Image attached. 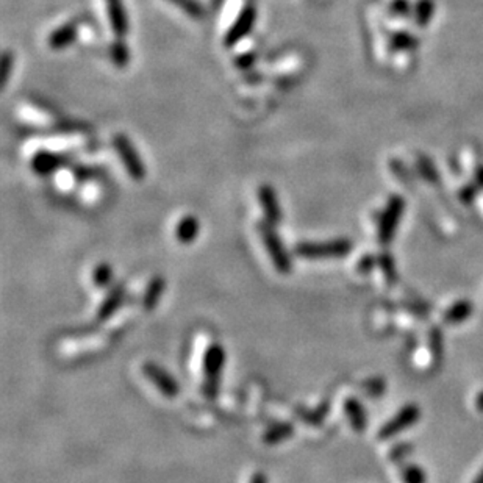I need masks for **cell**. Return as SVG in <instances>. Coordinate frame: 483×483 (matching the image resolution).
<instances>
[{
    "instance_id": "11",
    "label": "cell",
    "mask_w": 483,
    "mask_h": 483,
    "mask_svg": "<svg viewBox=\"0 0 483 483\" xmlns=\"http://www.w3.org/2000/svg\"><path fill=\"white\" fill-rule=\"evenodd\" d=\"M124 298H126V285L124 283L113 285L111 290L108 291L106 298L102 300V304H100L97 308V313H96L97 321L104 322L106 319H110L111 316L119 310Z\"/></svg>"
},
{
    "instance_id": "25",
    "label": "cell",
    "mask_w": 483,
    "mask_h": 483,
    "mask_svg": "<svg viewBox=\"0 0 483 483\" xmlns=\"http://www.w3.org/2000/svg\"><path fill=\"white\" fill-rule=\"evenodd\" d=\"M377 263L384 271L386 280L389 282H394L396 277H398V274H396V263H394V258L391 257V254H381L377 257Z\"/></svg>"
},
{
    "instance_id": "20",
    "label": "cell",
    "mask_w": 483,
    "mask_h": 483,
    "mask_svg": "<svg viewBox=\"0 0 483 483\" xmlns=\"http://www.w3.org/2000/svg\"><path fill=\"white\" fill-rule=\"evenodd\" d=\"M435 14V0H417L413 6L415 24L421 28H425Z\"/></svg>"
},
{
    "instance_id": "16",
    "label": "cell",
    "mask_w": 483,
    "mask_h": 483,
    "mask_svg": "<svg viewBox=\"0 0 483 483\" xmlns=\"http://www.w3.org/2000/svg\"><path fill=\"white\" fill-rule=\"evenodd\" d=\"M164 290H166V280L161 276H155L152 280H150L142 295V307L146 312H152V310L157 307Z\"/></svg>"
},
{
    "instance_id": "17",
    "label": "cell",
    "mask_w": 483,
    "mask_h": 483,
    "mask_svg": "<svg viewBox=\"0 0 483 483\" xmlns=\"http://www.w3.org/2000/svg\"><path fill=\"white\" fill-rule=\"evenodd\" d=\"M474 312V305L471 300H458L453 304L452 307H449L446 310L444 313V322L446 324H452V326H457V324L465 322Z\"/></svg>"
},
{
    "instance_id": "15",
    "label": "cell",
    "mask_w": 483,
    "mask_h": 483,
    "mask_svg": "<svg viewBox=\"0 0 483 483\" xmlns=\"http://www.w3.org/2000/svg\"><path fill=\"white\" fill-rule=\"evenodd\" d=\"M199 230H200L199 219L196 218V216L188 214V216H183V218L178 221V224L176 227V236L178 243L191 244L197 238Z\"/></svg>"
},
{
    "instance_id": "2",
    "label": "cell",
    "mask_w": 483,
    "mask_h": 483,
    "mask_svg": "<svg viewBox=\"0 0 483 483\" xmlns=\"http://www.w3.org/2000/svg\"><path fill=\"white\" fill-rule=\"evenodd\" d=\"M258 232H259V236H262L266 250H268V254L271 257L274 268L282 274V276H288V274H290L293 269V259L290 254L286 252L283 241L280 240L276 226H272L266 221L264 222L262 221L258 224Z\"/></svg>"
},
{
    "instance_id": "31",
    "label": "cell",
    "mask_w": 483,
    "mask_h": 483,
    "mask_svg": "<svg viewBox=\"0 0 483 483\" xmlns=\"http://www.w3.org/2000/svg\"><path fill=\"white\" fill-rule=\"evenodd\" d=\"M365 391L369 396H380L385 391V381L380 379H371L363 384Z\"/></svg>"
},
{
    "instance_id": "21",
    "label": "cell",
    "mask_w": 483,
    "mask_h": 483,
    "mask_svg": "<svg viewBox=\"0 0 483 483\" xmlns=\"http://www.w3.org/2000/svg\"><path fill=\"white\" fill-rule=\"evenodd\" d=\"M110 59H111V61L114 64H116L118 68L128 66V63H130V50H128L127 42L122 39V38H118L116 41L111 42V46H110Z\"/></svg>"
},
{
    "instance_id": "32",
    "label": "cell",
    "mask_w": 483,
    "mask_h": 483,
    "mask_svg": "<svg viewBox=\"0 0 483 483\" xmlns=\"http://www.w3.org/2000/svg\"><path fill=\"white\" fill-rule=\"evenodd\" d=\"M479 190L480 188H479L477 185L470 183V185H466V186H463V188L460 190L458 197H460L461 202H463V204H471V202L475 199V196H477Z\"/></svg>"
},
{
    "instance_id": "30",
    "label": "cell",
    "mask_w": 483,
    "mask_h": 483,
    "mask_svg": "<svg viewBox=\"0 0 483 483\" xmlns=\"http://www.w3.org/2000/svg\"><path fill=\"white\" fill-rule=\"evenodd\" d=\"M430 346H432V352H434L435 358H441L443 355V335H441V330L439 329H434L430 334Z\"/></svg>"
},
{
    "instance_id": "3",
    "label": "cell",
    "mask_w": 483,
    "mask_h": 483,
    "mask_svg": "<svg viewBox=\"0 0 483 483\" xmlns=\"http://www.w3.org/2000/svg\"><path fill=\"white\" fill-rule=\"evenodd\" d=\"M295 254L307 259H319V258H340L346 257L352 252V241L346 238H338V240L330 241H305L299 243L295 246Z\"/></svg>"
},
{
    "instance_id": "37",
    "label": "cell",
    "mask_w": 483,
    "mask_h": 483,
    "mask_svg": "<svg viewBox=\"0 0 483 483\" xmlns=\"http://www.w3.org/2000/svg\"><path fill=\"white\" fill-rule=\"evenodd\" d=\"M475 403H477V408L480 410V412L483 413V393H480L479 394V398H477V402H475Z\"/></svg>"
},
{
    "instance_id": "35",
    "label": "cell",
    "mask_w": 483,
    "mask_h": 483,
    "mask_svg": "<svg viewBox=\"0 0 483 483\" xmlns=\"http://www.w3.org/2000/svg\"><path fill=\"white\" fill-rule=\"evenodd\" d=\"M474 183L479 186V188H483V166H479L477 169H475V174H474Z\"/></svg>"
},
{
    "instance_id": "10",
    "label": "cell",
    "mask_w": 483,
    "mask_h": 483,
    "mask_svg": "<svg viewBox=\"0 0 483 483\" xmlns=\"http://www.w3.org/2000/svg\"><path fill=\"white\" fill-rule=\"evenodd\" d=\"M106 14L110 20V27L118 38H126L128 33V16L122 0H105Z\"/></svg>"
},
{
    "instance_id": "34",
    "label": "cell",
    "mask_w": 483,
    "mask_h": 483,
    "mask_svg": "<svg viewBox=\"0 0 483 483\" xmlns=\"http://www.w3.org/2000/svg\"><path fill=\"white\" fill-rule=\"evenodd\" d=\"M376 259L377 258H374L372 255H366L363 257L362 259H360V263H358V271L360 272H369L374 266H376Z\"/></svg>"
},
{
    "instance_id": "12",
    "label": "cell",
    "mask_w": 483,
    "mask_h": 483,
    "mask_svg": "<svg viewBox=\"0 0 483 483\" xmlns=\"http://www.w3.org/2000/svg\"><path fill=\"white\" fill-rule=\"evenodd\" d=\"M77 36H78V25L77 23H74V20H71V23L60 25L59 28H55V30L50 33L47 44L50 49L61 50L71 46L72 42L77 39Z\"/></svg>"
},
{
    "instance_id": "18",
    "label": "cell",
    "mask_w": 483,
    "mask_h": 483,
    "mask_svg": "<svg viewBox=\"0 0 483 483\" xmlns=\"http://www.w3.org/2000/svg\"><path fill=\"white\" fill-rule=\"evenodd\" d=\"M294 434V425L291 422H279L274 424L264 432L262 439L264 444H277L282 443L285 439L291 438Z\"/></svg>"
},
{
    "instance_id": "4",
    "label": "cell",
    "mask_w": 483,
    "mask_h": 483,
    "mask_svg": "<svg viewBox=\"0 0 483 483\" xmlns=\"http://www.w3.org/2000/svg\"><path fill=\"white\" fill-rule=\"evenodd\" d=\"M405 210V200L402 196L398 194H393L391 197L388 199L386 207L384 208V212L379 216V241L380 244H389L393 241V238L396 235V230L401 222V218Z\"/></svg>"
},
{
    "instance_id": "36",
    "label": "cell",
    "mask_w": 483,
    "mask_h": 483,
    "mask_svg": "<svg viewBox=\"0 0 483 483\" xmlns=\"http://www.w3.org/2000/svg\"><path fill=\"white\" fill-rule=\"evenodd\" d=\"M249 483H268V477H266V474L263 472H255L254 475H252Z\"/></svg>"
},
{
    "instance_id": "29",
    "label": "cell",
    "mask_w": 483,
    "mask_h": 483,
    "mask_svg": "<svg viewBox=\"0 0 483 483\" xmlns=\"http://www.w3.org/2000/svg\"><path fill=\"white\" fill-rule=\"evenodd\" d=\"M417 168H420V172H421V176L427 180V182L430 183H435L436 180H438V172L435 169V166L434 163H432L429 158H425V157H421L420 160H417Z\"/></svg>"
},
{
    "instance_id": "5",
    "label": "cell",
    "mask_w": 483,
    "mask_h": 483,
    "mask_svg": "<svg viewBox=\"0 0 483 483\" xmlns=\"http://www.w3.org/2000/svg\"><path fill=\"white\" fill-rule=\"evenodd\" d=\"M114 149L121 158V163L124 164L127 174L136 182H141L146 177V166H144L140 154L136 152L135 146L124 133H118L113 140Z\"/></svg>"
},
{
    "instance_id": "14",
    "label": "cell",
    "mask_w": 483,
    "mask_h": 483,
    "mask_svg": "<svg viewBox=\"0 0 483 483\" xmlns=\"http://www.w3.org/2000/svg\"><path fill=\"white\" fill-rule=\"evenodd\" d=\"M63 164L61 157L46 152V150H41V152L35 154L32 160V168L39 176H49L55 172Z\"/></svg>"
},
{
    "instance_id": "13",
    "label": "cell",
    "mask_w": 483,
    "mask_h": 483,
    "mask_svg": "<svg viewBox=\"0 0 483 483\" xmlns=\"http://www.w3.org/2000/svg\"><path fill=\"white\" fill-rule=\"evenodd\" d=\"M344 413L349 420L350 427L355 432H363L367 427V415L363 403L355 398H349L344 402Z\"/></svg>"
},
{
    "instance_id": "28",
    "label": "cell",
    "mask_w": 483,
    "mask_h": 483,
    "mask_svg": "<svg viewBox=\"0 0 483 483\" xmlns=\"http://www.w3.org/2000/svg\"><path fill=\"white\" fill-rule=\"evenodd\" d=\"M389 13L396 18H408L410 14H413V6L410 0H393L389 5Z\"/></svg>"
},
{
    "instance_id": "26",
    "label": "cell",
    "mask_w": 483,
    "mask_h": 483,
    "mask_svg": "<svg viewBox=\"0 0 483 483\" xmlns=\"http://www.w3.org/2000/svg\"><path fill=\"white\" fill-rule=\"evenodd\" d=\"M13 66H14V56L11 52H4L2 55V61H0V85H2V88H5L6 83H8V78L13 72Z\"/></svg>"
},
{
    "instance_id": "6",
    "label": "cell",
    "mask_w": 483,
    "mask_h": 483,
    "mask_svg": "<svg viewBox=\"0 0 483 483\" xmlns=\"http://www.w3.org/2000/svg\"><path fill=\"white\" fill-rule=\"evenodd\" d=\"M257 20V10L254 4H247L243 6V10L238 14L235 23L228 28L224 36V46L226 47H235L238 42L246 38V36L252 32V28L255 25Z\"/></svg>"
},
{
    "instance_id": "24",
    "label": "cell",
    "mask_w": 483,
    "mask_h": 483,
    "mask_svg": "<svg viewBox=\"0 0 483 483\" xmlns=\"http://www.w3.org/2000/svg\"><path fill=\"white\" fill-rule=\"evenodd\" d=\"M329 408H330L329 402H326V403H322V405H319L318 408H314L313 412H300L299 416L308 425H319L324 421V417L329 415Z\"/></svg>"
},
{
    "instance_id": "27",
    "label": "cell",
    "mask_w": 483,
    "mask_h": 483,
    "mask_svg": "<svg viewBox=\"0 0 483 483\" xmlns=\"http://www.w3.org/2000/svg\"><path fill=\"white\" fill-rule=\"evenodd\" d=\"M402 479L405 483H425L427 477L420 466L410 465L402 470Z\"/></svg>"
},
{
    "instance_id": "9",
    "label": "cell",
    "mask_w": 483,
    "mask_h": 483,
    "mask_svg": "<svg viewBox=\"0 0 483 483\" xmlns=\"http://www.w3.org/2000/svg\"><path fill=\"white\" fill-rule=\"evenodd\" d=\"M258 202L263 210L264 221L272 226L280 224V221H282V207H280L277 191L269 183H264L258 188Z\"/></svg>"
},
{
    "instance_id": "33",
    "label": "cell",
    "mask_w": 483,
    "mask_h": 483,
    "mask_svg": "<svg viewBox=\"0 0 483 483\" xmlns=\"http://www.w3.org/2000/svg\"><path fill=\"white\" fill-rule=\"evenodd\" d=\"M255 61V54H243L240 56H236V60H235V66H238L240 69H247L250 68L252 64H254Z\"/></svg>"
},
{
    "instance_id": "38",
    "label": "cell",
    "mask_w": 483,
    "mask_h": 483,
    "mask_svg": "<svg viewBox=\"0 0 483 483\" xmlns=\"http://www.w3.org/2000/svg\"><path fill=\"white\" fill-rule=\"evenodd\" d=\"M472 483H483V470L480 471V474L477 475V477L474 479V482H472Z\"/></svg>"
},
{
    "instance_id": "22",
    "label": "cell",
    "mask_w": 483,
    "mask_h": 483,
    "mask_svg": "<svg viewBox=\"0 0 483 483\" xmlns=\"http://www.w3.org/2000/svg\"><path fill=\"white\" fill-rule=\"evenodd\" d=\"M166 2H169L171 5L177 6L180 11L188 14L190 18L200 19V18L205 16L204 5L197 2V0H166Z\"/></svg>"
},
{
    "instance_id": "19",
    "label": "cell",
    "mask_w": 483,
    "mask_h": 483,
    "mask_svg": "<svg viewBox=\"0 0 483 483\" xmlns=\"http://www.w3.org/2000/svg\"><path fill=\"white\" fill-rule=\"evenodd\" d=\"M389 46L396 52H413L420 47V39L410 32H396L389 39Z\"/></svg>"
},
{
    "instance_id": "1",
    "label": "cell",
    "mask_w": 483,
    "mask_h": 483,
    "mask_svg": "<svg viewBox=\"0 0 483 483\" xmlns=\"http://www.w3.org/2000/svg\"><path fill=\"white\" fill-rule=\"evenodd\" d=\"M226 357V350L219 343L208 346L204 355V386H202L208 399H214L218 396Z\"/></svg>"
},
{
    "instance_id": "7",
    "label": "cell",
    "mask_w": 483,
    "mask_h": 483,
    "mask_svg": "<svg viewBox=\"0 0 483 483\" xmlns=\"http://www.w3.org/2000/svg\"><path fill=\"white\" fill-rule=\"evenodd\" d=\"M142 374L146 376L149 381H152L154 386L160 391L163 396L169 399H174L180 393L178 381L171 376V374L161 367L160 365L147 362L142 365Z\"/></svg>"
},
{
    "instance_id": "23",
    "label": "cell",
    "mask_w": 483,
    "mask_h": 483,
    "mask_svg": "<svg viewBox=\"0 0 483 483\" xmlns=\"http://www.w3.org/2000/svg\"><path fill=\"white\" fill-rule=\"evenodd\" d=\"M113 280V268L108 263H100L92 272V282L97 288H105L111 283Z\"/></svg>"
},
{
    "instance_id": "8",
    "label": "cell",
    "mask_w": 483,
    "mask_h": 483,
    "mask_svg": "<svg viewBox=\"0 0 483 483\" xmlns=\"http://www.w3.org/2000/svg\"><path fill=\"white\" fill-rule=\"evenodd\" d=\"M421 417V410L415 403H410V405L403 407L401 412L396 415L394 417H391L384 427L380 429L379 432V438L380 439H389L396 435H399L401 432L407 430L408 427H412L417 421H420Z\"/></svg>"
}]
</instances>
